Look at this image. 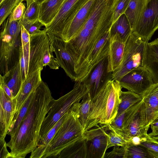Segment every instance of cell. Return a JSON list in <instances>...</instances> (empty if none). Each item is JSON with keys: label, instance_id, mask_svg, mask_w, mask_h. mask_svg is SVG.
<instances>
[{"label": "cell", "instance_id": "obj_29", "mask_svg": "<svg viewBox=\"0 0 158 158\" xmlns=\"http://www.w3.org/2000/svg\"><path fill=\"white\" fill-rule=\"evenodd\" d=\"M35 89L31 93L27 99L18 113L15 122L9 129L7 134L9 135L10 138L12 137L15 134L26 115L34 96Z\"/></svg>", "mask_w": 158, "mask_h": 158}, {"label": "cell", "instance_id": "obj_43", "mask_svg": "<svg viewBox=\"0 0 158 158\" xmlns=\"http://www.w3.org/2000/svg\"><path fill=\"white\" fill-rule=\"evenodd\" d=\"M148 136H148H134L129 137L127 141L128 143H130L133 145H139L141 143L147 141Z\"/></svg>", "mask_w": 158, "mask_h": 158}, {"label": "cell", "instance_id": "obj_20", "mask_svg": "<svg viewBox=\"0 0 158 158\" xmlns=\"http://www.w3.org/2000/svg\"><path fill=\"white\" fill-rule=\"evenodd\" d=\"M110 39L109 31L101 38L94 47L89 58L87 74L94 66L108 55Z\"/></svg>", "mask_w": 158, "mask_h": 158}, {"label": "cell", "instance_id": "obj_31", "mask_svg": "<svg viewBox=\"0 0 158 158\" xmlns=\"http://www.w3.org/2000/svg\"><path fill=\"white\" fill-rule=\"evenodd\" d=\"M125 158H151L147 150L140 145L128 143L125 146Z\"/></svg>", "mask_w": 158, "mask_h": 158}, {"label": "cell", "instance_id": "obj_14", "mask_svg": "<svg viewBox=\"0 0 158 158\" xmlns=\"http://www.w3.org/2000/svg\"><path fill=\"white\" fill-rule=\"evenodd\" d=\"M43 69H39L27 77L18 94L13 99L14 115L10 127L15 122L19 110L28 97L42 81L41 73Z\"/></svg>", "mask_w": 158, "mask_h": 158}, {"label": "cell", "instance_id": "obj_24", "mask_svg": "<svg viewBox=\"0 0 158 158\" xmlns=\"http://www.w3.org/2000/svg\"><path fill=\"white\" fill-rule=\"evenodd\" d=\"M87 146L85 139L82 136L64 148L57 156L58 158H86Z\"/></svg>", "mask_w": 158, "mask_h": 158}, {"label": "cell", "instance_id": "obj_48", "mask_svg": "<svg viewBox=\"0 0 158 158\" xmlns=\"http://www.w3.org/2000/svg\"><path fill=\"white\" fill-rule=\"evenodd\" d=\"M158 122V112L154 114L153 119L152 122Z\"/></svg>", "mask_w": 158, "mask_h": 158}, {"label": "cell", "instance_id": "obj_40", "mask_svg": "<svg viewBox=\"0 0 158 158\" xmlns=\"http://www.w3.org/2000/svg\"><path fill=\"white\" fill-rule=\"evenodd\" d=\"M125 146H114L110 152L105 153L104 157L106 158H125Z\"/></svg>", "mask_w": 158, "mask_h": 158}, {"label": "cell", "instance_id": "obj_42", "mask_svg": "<svg viewBox=\"0 0 158 158\" xmlns=\"http://www.w3.org/2000/svg\"><path fill=\"white\" fill-rule=\"evenodd\" d=\"M5 139H0V158H10V152L7 150V147Z\"/></svg>", "mask_w": 158, "mask_h": 158}, {"label": "cell", "instance_id": "obj_28", "mask_svg": "<svg viewBox=\"0 0 158 158\" xmlns=\"http://www.w3.org/2000/svg\"><path fill=\"white\" fill-rule=\"evenodd\" d=\"M120 98L121 102L119 105L117 116H118L142 99L141 96L128 90L122 91Z\"/></svg>", "mask_w": 158, "mask_h": 158}, {"label": "cell", "instance_id": "obj_21", "mask_svg": "<svg viewBox=\"0 0 158 158\" xmlns=\"http://www.w3.org/2000/svg\"><path fill=\"white\" fill-rule=\"evenodd\" d=\"M65 0H47L40 5L39 20L47 27L56 17Z\"/></svg>", "mask_w": 158, "mask_h": 158}, {"label": "cell", "instance_id": "obj_13", "mask_svg": "<svg viewBox=\"0 0 158 158\" xmlns=\"http://www.w3.org/2000/svg\"><path fill=\"white\" fill-rule=\"evenodd\" d=\"M119 81L122 88L140 95L153 83L149 73L145 67L129 72Z\"/></svg>", "mask_w": 158, "mask_h": 158}, {"label": "cell", "instance_id": "obj_12", "mask_svg": "<svg viewBox=\"0 0 158 158\" xmlns=\"http://www.w3.org/2000/svg\"><path fill=\"white\" fill-rule=\"evenodd\" d=\"M47 33L59 65L64 69L67 76L75 81L76 78L75 62L67 48L66 42L60 38Z\"/></svg>", "mask_w": 158, "mask_h": 158}, {"label": "cell", "instance_id": "obj_49", "mask_svg": "<svg viewBox=\"0 0 158 158\" xmlns=\"http://www.w3.org/2000/svg\"><path fill=\"white\" fill-rule=\"evenodd\" d=\"M5 0H0V4H1Z\"/></svg>", "mask_w": 158, "mask_h": 158}, {"label": "cell", "instance_id": "obj_25", "mask_svg": "<svg viewBox=\"0 0 158 158\" xmlns=\"http://www.w3.org/2000/svg\"><path fill=\"white\" fill-rule=\"evenodd\" d=\"M110 36L117 35L123 41L126 42L132 33L130 23L124 14L113 23L109 31Z\"/></svg>", "mask_w": 158, "mask_h": 158}, {"label": "cell", "instance_id": "obj_50", "mask_svg": "<svg viewBox=\"0 0 158 158\" xmlns=\"http://www.w3.org/2000/svg\"><path fill=\"white\" fill-rule=\"evenodd\" d=\"M156 40H157L158 41V38L157 39H156Z\"/></svg>", "mask_w": 158, "mask_h": 158}, {"label": "cell", "instance_id": "obj_22", "mask_svg": "<svg viewBox=\"0 0 158 158\" xmlns=\"http://www.w3.org/2000/svg\"><path fill=\"white\" fill-rule=\"evenodd\" d=\"M3 80L10 89L13 99L19 93L23 81L20 65L19 60L9 71L2 76Z\"/></svg>", "mask_w": 158, "mask_h": 158}, {"label": "cell", "instance_id": "obj_41", "mask_svg": "<svg viewBox=\"0 0 158 158\" xmlns=\"http://www.w3.org/2000/svg\"><path fill=\"white\" fill-rule=\"evenodd\" d=\"M31 35L25 28L22 25L20 34L21 44L22 46H25L30 42Z\"/></svg>", "mask_w": 158, "mask_h": 158}, {"label": "cell", "instance_id": "obj_17", "mask_svg": "<svg viewBox=\"0 0 158 158\" xmlns=\"http://www.w3.org/2000/svg\"><path fill=\"white\" fill-rule=\"evenodd\" d=\"M94 0H90L80 10L73 19L61 39L68 42L75 36L85 24Z\"/></svg>", "mask_w": 158, "mask_h": 158}, {"label": "cell", "instance_id": "obj_2", "mask_svg": "<svg viewBox=\"0 0 158 158\" xmlns=\"http://www.w3.org/2000/svg\"><path fill=\"white\" fill-rule=\"evenodd\" d=\"M119 81L112 80L92 99L83 133L97 125L110 124L117 116L122 91Z\"/></svg>", "mask_w": 158, "mask_h": 158}, {"label": "cell", "instance_id": "obj_44", "mask_svg": "<svg viewBox=\"0 0 158 158\" xmlns=\"http://www.w3.org/2000/svg\"><path fill=\"white\" fill-rule=\"evenodd\" d=\"M0 86H1L3 89L6 94L11 98L13 99L11 91L7 86L4 82L2 76L0 75Z\"/></svg>", "mask_w": 158, "mask_h": 158}, {"label": "cell", "instance_id": "obj_10", "mask_svg": "<svg viewBox=\"0 0 158 158\" xmlns=\"http://www.w3.org/2000/svg\"><path fill=\"white\" fill-rule=\"evenodd\" d=\"M49 42L45 28L40 33L31 35L27 77L39 69L43 68L44 53Z\"/></svg>", "mask_w": 158, "mask_h": 158}, {"label": "cell", "instance_id": "obj_9", "mask_svg": "<svg viewBox=\"0 0 158 158\" xmlns=\"http://www.w3.org/2000/svg\"><path fill=\"white\" fill-rule=\"evenodd\" d=\"M106 126L98 124L83 133L87 146L86 158H104L107 145Z\"/></svg>", "mask_w": 158, "mask_h": 158}, {"label": "cell", "instance_id": "obj_7", "mask_svg": "<svg viewBox=\"0 0 158 158\" xmlns=\"http://www.w3.org/2000/svg\"><path fill=\"white\" fill-rule=\"evenodd\" d=\"M90 0H65L53 20L45 27L47 33L61 39L80 10Z\"/></svg>", "mask_w": 158, "mask_h": 158}, {"label": "cell", "instance_id": "obj_32", "mask_svg": "<svg viewBox=\"0 0 158 158\" xmlns=\"http://www.w3.org/2000/svg\"><path fill=\"white\" fill-rule=\"evenodd\" d=\"M107 139L106 149L112 147H124L128 142L123 135L112 131L106 133Z\"/></svg>", "mask_w": 158, "mask_h": 158}, {"label": "cell", "instance_id": "obj_36", "mask_svg": "<svg viewBox=\"0 0 158 158\" xmlns=\"http://www.w3.org/2000/svg\"><path fill=\"white\" fill-rule=\"evenodd\" d=\"M21 25L23 26L30 35H35L42 32L41 27L44 25L39 20L35 21H27L20 20Z\"/></svg>", "mask_w": 158, "mask_h": 158}, {"label": "cell", "instance_id": "obj_35", "mask_svg": "<svg viewBox=\"0 0 158 158\" xmlns=\"http://www.w3.org/2000/svg\"><path fill=\"white\" fill-rule=\"evenodd\" d=\"M53 50L50 42L48 44L44 52L43 59V66H48L52 69H57L59 67L56 58L53 54Z\"/></svg>", "mask_w": 158, "mask_h": 158}, {"label": "cell", "instance_id": "obj_19", "mask_svg": "<svg viewBox=\"0 0 158 158\" xmlns=\"http://www.w3.org/2000/svg\"><path fill=\"white\" fill-rule=\"evenodd\" d=\"M144 66L149 73L153 83L158 82V41L148 42L146 49Z\"/></svg>", "mask_w": 158, "mask_h": 158}, {"label": "cell", "instance_id": "obj_3", "mask_svg": "<svg viewBox=\"0 0 158 158\" xmlns=\"http://www.w3.org/2000/svg\"><path fill=\"white\" fill-rule=\"evenodd\" d=\"M80 103H74L68 110L64 122L41 158H57L64 148L82 136L83 129L79 118Z\"/></svg>", "mask_w": 158, "mask_h": 158}, {"label": "cell", "instance_id": "obj_11", "mask_svg": "<svg viewBox=\"0 0 158 158\" xmlns=\"http://www.w3.org/2000/svg\"><path fill=\"white\" fill-rule=\"evenodd\" d=\"M158 29V0H150L142 18L132 33L148 42Z\"/></svg>", "mask_w": 158, "mask_h": 158}, {"label": "cell", "instance_id": "obj_6", "mask_svg": "<svg viewBox=\"0 0 158 158\" xmlns=\"http://www.w3.org/2000/svg\"><path fill=\"white\" fill-rule=\"evenodd\" d=\"M143 99L128 108L125 112L123 129L127 140L134 136H148V131L153 119Z\"/></svg>", "mask_w": 158, "mask_h": 158}, {"label": "cell", "instance_id": "obj_5", "mask_svg": "<svg viewBox=\"0 0 158 158\" xmlns=\"http://www.w3.org/2000/svg\"><path fill=\"white\" fill-rule=\"evenodd\" d=\"M148 42L135 33H132L126 43L122 63L112 72L113 80L119 81L129 72L145 67V55Z\"/></svg>", "mask_w": 158, "mask_h": 158}, {"label": "cell", "instance_id": "obj_8", "mask_svg": "<svg viewBox=\"0 0 158 158\" xmlns=\"http://www.w3.org/2000/svg\"><path fill=\"white\" fill-rule=\"evenodd\" d=\"M108 55L97 64L81 81L88 88L91 99L113 80L112 72L108 71Z\"/></svg>", "mask_w": 158, "mask_h": 158}, {"label": "cell", "instance_id": "obj_27", "mask_svg": "<svg viewBox=\"0 0 158 158\" xmlns=\"http://www.w3.org/2000/svg\"><path fill=\"white\" fill-rule=\"evenodd\" d=\"M140 95L146 107L153 114L158 112V82L152 84Z\"/></svg>", "mask_w": 158, "mask_h": 158}, {"label": "cell", "instance_id": "obj_37", "mask_svg": "<svg viewBox=\"0 0 158 158\" xmlns=\"http://www.w3.org/2000/svg\"><path fill=\"white\" fill-rule=\"evenodd\" d=\"M26 9L25 4L20 2L13 9L8 17L10 21H18L21 19Z\"/></svg>", "mask_w": 158, "mask_h": 158}, {"label": "cell", "instance_id": "obj_38", "mask_svg": "<svg viewBox=\"0 0 158 158\" xmlns=\"http://www.w3.org/2000/svg\"><path fill=\"white\" fill-rule=\"evenodd\" d=\"M144 148L151 158H158V144L148 139L140 145Z\"/></svg>", "mask_w": 158, "mask_h": 158}, {"label": "cell", "instance_id": "obj_16", "mask_svg": "<svg viewBox=\"0 0 158 158\" xmlns=\"http://www.w3.org/2000/svg\"><path fill=\"white\" fill-rule=\"evenodd\" d=\"M0 139H5L10 127L14 115L13 99L0 86Z\"/></svg>", "mask_w": 158, "mask_h": 158}, {"label": "cell", "instance_id": "obj_33", "mask_svg": "<svg viewBox=\"0 0 158 158\" xmlns=\"http://www.w3.org/2000/svg\"><path fill=\"white\" fill-rule=\"evenodd\" d=\"M20 0H5L0 4V25H1L10 15Z\"/></svg>", "mask_w": 158, "mask_h": 158}, {"label": "cell", "instance_id": "obj_45", "mask_svg": "<svg viewBox=\"0 0 158 158\" xmlns=\"http://www.w3.org/2000/svg\"><path fill=\"white\" fill-rule=\"evenodd\" d=\"M152 132L148 134L151 137L158 136V122H152L150 125Z\"/></svg>", "mask_w": 158, "mask_h": 158}, {"label": "cell", "instance_id": "obj_1", "mask_svg": "<svg viewBox=\"0 0 158 158\" xmlns=\"http://www.w3.org/2000/svg\"><path fill=\"white\" fill-rule=\"evenodd\" d=\"M53 98L47 84L42 80L35 90L27 114L14 135L6 143L10 158H24L37 147L44 120Z\"/></svg>", "mask_w": 158, "mask_h": 158}, {"label": "cell", "instance_id": "obj_26", "mask_svg": "<svg viewBox=\"0 0 158 158\" xmlns=\"http://www.w3.org/2000/svg\"><path fill=\"white\" fill-rule=\"evenodd\" d=\"M67 112L48 131L46 135L39 140L37 147L31 153L30 158H41L46 148L64 122Z\"/></svg>", "mask_w": 158, "mask_h": 158}, {"label": "cell", "instance_id": "obj_18", "mask_svg": "<svg viewBox=\"0 0 158 158\" xmlns=\"http://www.w3.org/2000/svg\"><path fill=\"white\" fill-rule=\"evenodd\" d=\"M126 43L121 40L117 35L110 36L108 53L109 72H114L121 65Z\"/></svg>", "mask_w": 158, "mask_h": 158}, {"label": "cell", "instance_id": "obj_46", "mask_svg": "<svg viewBox=\"0 0 158 158\" xmlns=\"http://www.w3.org/2000/svg\"><path fill=\"white\" fill-rule=\"evenodd\" d=\"M47 0H20L21 2L26 1L27 3V6L33 2H35L40 4L43 2Z\"/></svg>", "mask_w": 158, "mask_h": 158}, {"label": "cell", "instance_id": "obj_30", "mask_svg": "<svg viewBox=\"0 0 158 158\" xmlns=\"http://www.w3.org/2000/svg\"><path fill=\"white\" fill-rule=\"evenodd\" d=\"M91 102V99L88 93L83 98L80 103L79 118L83 127V132L90 111Z\"/></svg>", "mask_w": 158, "mask_h": 158}, {"label": "cell", "instance_id": "obj_39", "mask_svg": "<svg viewBox=\"0 0 158 158\" xmlns=\"http://www.w3.org/2000/svg\"><path fill=\"white\" fill-rule=\"evenodd\" d=\"M130 0H118L114 16V22L124 13L128 6Z\"/></svg>", "mask_w": 158, "mask_h": 158}, {"label": "cell", "instance_id": "obj_34", "mask_svg": "<svg viewBox=\"0 0 158 158\" xmlns=\"http://www.w3.org/2000/svg\"><path fill=\"white\" fill-rule=\"evenodd\" d=\"M40 4L33 2L27 6L22 19L27 21H35L39 19Z\"/></svg>", "mask_w": 158, "mask_h": 158}, {"label": "cell", "instance_id": "obj_15", "mask_svg": "<svg viewBox=\"0 0 158 158\" xmlns=\"http://www.w3.org/2000/svg\"><path fill=\"white\" fill-rule=\"evenodd\" d=\"M19 37L0 33V66L1 74H6L10 69Z\"/></svg>", "mask_w": 158, "mask_h": 158}, {"label": "cell", "instance_id": "obj_47", "mask_svg": "<svg viewBox=\"0 0 158 158\" xmlns=\"http://www.w3.org/2000/svg\"><path fill=\"white\" fill-rule=\"evenodd\" d=\"M149 139L158 144V136L151 137L149 136L148 137Z\"/></svg>", "mask_w": 158, "mask_h": 158}, {"label": "cell", "instance_id": "obj_23", "mask_svg": "<svg viewBox=\"0 0 158 158\" xmlns=\"http://www.w3.org/2000/svg\"><path fill=\"white\" fill-rule=\"evenodd\" d=\"M150 0H130L124 14L133 31L140 21Z\"/></svg>", "mask_w": 158, "mask_h": 158}, {"label": "cell", "instance_id": "obj_4", "mask_svg": "<svg viewBox=\"0 0 158 158\" xmlns=\"http://www.w3.org/2000/svg\"><path fill=\"white\" fill-rule=\"evenodd\" d=\"M89 89L81 81L75 82L72 90L57 99L53 98L42 125L40 140L42 139L75 103L80 102Z\"/></svg>", "mask_w": 158, "mask_h": 158}]
</instances>
